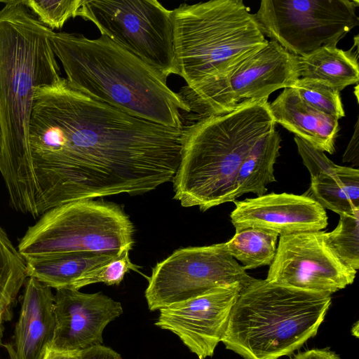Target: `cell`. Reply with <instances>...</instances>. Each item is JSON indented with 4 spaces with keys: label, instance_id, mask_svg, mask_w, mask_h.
I'll return each instance as SVG.
<instances>
[{
    "label": "cell",
    "instance_id": "obj_3",
    "mask_svg": "<svg viewBox=\"0 0 359 359\" xmlns=\"http://www.w3.org/2000/svg\"><path fill=\"white\" fill-rule=\"evenodd\" d=\"M268 98L245 100L231 111L201 118L185 127L175 196L183 207L205 211L234 201L236 176L255 144L276 130Z\"/></svg>",
    "mask_w": 359,
    "mask_h": 359
},
{
    "label": "cell",
    "instance_id": "obj_26",
    "mask_svg": "<svg viewBox=\"0 0 359 359\" xmlns=\"http://www.w3.org/2000/svg\"><path fill=\"white\" fill-rule=\"evenodd\" d=\"M83 0H27L25 5L45 26L61 29L70 18L77 16Z\"/></svg>",
    "mask_w": 359,
    "mask_h": 359
},
{
    "label": "cell",
    "instance_id": "obj_28",
    "mask_svg": "<svg viewBox=\"0 0 359 359\" xmlns=\"http://www.w3.org/2000/svg\"><path fill=\"white\" fill-rule=\"evenodd\" d=\"M294 140L304 164L310 172L311 178L323 174H334L336 172L338 165L330 161L323 151L295 135Z\"/></svg>",
    "mask_w": 359,
    "mask_h": 359
},
{
    "label": "cell",
    "instance_id": "obj_33",
    "mask_svg": "<svg viewBox=\"0 0 359 359\" xmlns=\"http://www.w3.org/2000/svg\"><path fill=\"white\" fill-rule=\"evenodd\" d=\"M2 332H3V326L0 327V346L1 344Z\"/></svg>",
    "mask_w": 359,
    "mask_h": 359
},
{
    "label": "cell",
    "instance_id": "obj_25",
    "mask_svg": "<svg viewBox=\"0 0 359 359\" xmlns=\"http://www.w3.org/2000/svg\"><path fill=\"white\" fill-rule=\"evenodd\" d=\"M299 97L315 109L339 121L345 111L338 90L326 81L299 78L292 86Z\"/></svg>",
    "mask_w": 359,
    "mask_h": 359
},
{
    "label": "cell",
    "instance_id": "obj_7",
    "mask_svg": "<svg viewBox=\"0 0 359 359\" xmlns=\"http://www.w3.org/2000/svg\"><path fill=\"white\" fill-rule=\"evenodd\" d=\"M133 231L118 205L74 201L42 215L28 227L17 248L24 259L72 253L120 255L131 250Z\"/></svg>",
    "mask_w": 359,
    "mask_h": 359
},
{
    "label": "cell",
    "instance_id": "obj_17",
    "mask_svg": "<svg viewBox=\"0 0 359 359\" xmlns=\"http://www.w3.org/2000/svg\"><path fill=\"white\" fill-rule=\"evenodd\" d=\"M269 108L276 123L323 152H334L339 121L307 104L294 88H284Z\"/></svg>",
    "mask_w": 359,
    "mask_h": 359
},
{
    "label": "cell",
    "instance_id": "obj_32",
    "mask_svg": "<svg viewBox=\"0 0 359 359\" xmlns=\"http://www.w3.org/2000/svg\"><path fill=\"white\" fill-rule=\"evenodd\" d=\"M43 359H80V351L60 352L48 348Z\"/></svg>",
    "mask_w": 359,
    "mask_h": 359
},
{
    "label": "cell",
    "instance_id": "obj_21",
    "mask_svg": "<svg viewBox=\"0 0 359 359\" xmlns=\"http://www.w3.org/2000/svg\"><path fill=\"white\" fill-rule=\"evenodd\" d=\"M309 190L304 194L324 209L339 215L359 210V170L338 165L334 174H323L311 178Z\"/></svg>",
    "mask_w": 359,
    "mask_h": 359
},
{
    "label": "cell",
    "instance_id": "obj_13",
    "mask_svg": "<svg viewBox=\"0 0 359 359\" xmlns=\"http://www.w3.org/2000/svg\"><path fill=\"white\" fill-rule=\"evenodd\" d=\"M245 287L233 283L159 310L155 325L176 334L198 359L213 355L232 307Z\"/></svg>",
    "mask_w": 359,
    "mask_h": 359
},
{
    "label": "cell",
    "instance_id": "obj_1",
    "mask_svg": "<svg viewBox=\"0 0 359 359\" xmlns=\"http://www.w3.org/2000/svg\"><path fill=\"white\" fill-rule=\"evenodd\" d=\"M184 130L130 116L62 77L37 88L27 156L3 178L10 205L37 218L71 201L154 190L172 181Z\"/></svg>",
    "mask_w": 359,
    "mask_h": 359
},
{
    "label": "cell",
    "instance_id": "obj_22",
    "mask_svg": "<svg viewBox=\"0 0 359 359\" xmlns=\"http://www.w3.org/2000/svg\"><path fill=\"white\" fill-rule=\"evenodd\" d=\"M278 234L266 229L248 226L236 229L234 236L224 243L228 252L247 269L271 265L276 252Z\"/></svg>",
    "mask_w": 359,
    "mask_h": 359
},
{
    "label": "cell",
    "instance_id": "obj_14",
    "mask_svg": "<svg viewBox=\"0 0 359 359\" xmlns=\"http://www.w3.org/2000/svg\"><path fill=\"white\" fill-rule=\"evenodd\" d=\"M123 313V307L102 292L56 290L54 297L55 327L49 348L78 352L103 344L106 326Z\"/></svg>",
    "mask_w": 359,
    "mask_h": 359
},
{
    "label": "cell",
    "instance_id": "obj_6",
    "mask_svg": "<svg viewBox=\"0 0 359 359\" xmlns=\"http://www.w3.org/2000/svg\"><path fill=\"white\" fill-rule=\"evenodd\" d=\"M172 11L177 74L188 86L225 76L269 41L242 0L182 4Z\"/></svg>",
    "mask_w": 359,
    "mask_h": 359
},
{
    "label": "cell",
    "instance_id": "obj_10",
    "mask_svg": "<svg viewBox=\"0 0 359 359\" xmlns=\"http://www.w3.org/2000/svg\"><path fill=\"white\" fill-rule=\"evenodd\" d=\"M358 5L351 0H262L255 16L264 36L301 57L337 46L358 26Z\"/></svg>",
    "mask_w": 359,
    "mask_h": 359
},
{
    "label": "cell",
    "instance_id": "obj_30",
    "mask_svg": "<svg viewBox=\"0 0 359 359\" xmlns=\"http://www.w3.org/2000/svg\"><path fill=\"white\" fill-rule=\"evenodd\" d=\"M354 133L343 155V162H351L355 165H358L359 160V122L358 118L354 126Z\"/></svg>",
    "mask_w": 359,
    "mask_h": 359
},
{
    "label": "cell",
    "instance_id": "obj_20",
    "mask_svg": "<svg viewBox=\"0 0 359 359\" xmlns=\"http://www.w3.org/2000/svg\"><path fill=\"white\" fill-rule=\"evenodd\" d=\"M281 137L273 131L261 137L251 148L238 170L233 198L247 193L266 194V185L276 181L274 164L280 155Z\"/></svg>",
    "mask_w": 359,
    "mask_h": 359
},
{
    "label": "cell",
    "instance_id": "obj_11",
    "mask_svg": "<svg viewBox=\"0 0 359 359\" xmlns=\"http://www.w3.org/2000/svg\"><path fill=\"white\" fill-rule=\"evenodd\" d=\"M255 278L228 252L224 243L175 250L152 269L145 290L150 311H157L233 283Z\"/></svg>",
    "mask_w": 359,
    "mask_h": 359
},
{
    "label": "cell",
    "instance_id": "obj_34",
    "mask_svg": "<svg viewBox=\"0 0 359 359\" xmlns=\"http://www.w3.org/2000/svg\"><path fill=\"white\" fill-rule=\"evenodd\" d=\"M1 140H2V135H1V124H0V149H1Z\"/></svg>",
    "mask_w": 359,
    "mask_h": 359
},
{
    "label": "cell",
    "instance_id": "obj_23",
    "mask_svg": "<svg viewBox=\"0 0 359 359\" xmlns=\"http://www.w3.org/2000/svg\"><path fill=\"white\" fill-rule=\"evenodd\" d=\"M27 278L25 259L0 225V327Z\"/></svg>",
    "mask_w": 359,
    "mask_h": 359
},
{
    "label": "cell",
    "instance_id": "obj_2",
    "mask_svg": "<svg viewBox=\"0 0 359 359\" xmlns=\"http://www.w3.org/2000/svg\"><path fill=\"white\" fill-rule=\"evenodd\" d=\"M66 79L78 90L130 116L170 128L184 126L189 109L158 70L101 35L51 32Z\"/></svg>",
    "mask_w": 359,
    "mask_h": 359
},
{
    "label": "cell",
    "instance_id": "obj_15",
    "mask_svg": "<svg viewBox=\"0 0 359 359\" xmlns=\"http://www.w3.org/2000/svg\"><path fill=\"white\" fill-rule=\"evenodd\" d=\"M233 202L230 218L236 229L259 227L283 236L318 231L327 226L325 210L305 195L271 193Z\"/></svg>",
    "mask_w": 359,
    "mask_h": 359
},
{
    "label": "cell",
    "instance_id": "obj_29",
    "mask_svg": "<svg viewBox=\"0 0 359 359\" xmlns=\"http://www.w3.org/2000/svg\"><path fill=\"white\" fill-rule=\"evenodd\" d=\"M80 359H122L111 348L99 345L80 351Z\"/></svg>",
    "mask_w": 359,
    "mask_h": 359
},
{
    "label": "cell",
    "instance_id": "obj_19",
    "mask_svg": "<svg viewBox=\"0 0 359 359\" xmlns=\"http://www.w3.org/2000/svg\"><path fill=\"white\" fill-rule=\"evenodd\" d=\"M298 68L300 78L326 81L339 92L359 80L358 55L337 46H323L298 57Z\"/></svg>",
    "mask_w": 359,
    "mask_h": 359
},
{
    "label": "cell",
    "instance_id": "obj_16",
    "mask_svg": "<svg viewBox=\"0 0 359 359\" xmlns=\"http://www.w3.org/2000/svg\"><path fill=\"white\" fill-rule=\"evenodd\" d=\"M51 288L37 279L27 280L12 343L10 359H43L54 336L55 320Z\"/></svg>",
    "mask_w": 359,
    "mask_h": 359
},
{
    "label": "cell",
    "instance_id": "obj_8",
    "mask_svg": "<svg viewBox=\"0 0 359 359\" xmlns=\"http://www.w3.org/2000/svg\"><path fill=\"white\" fill-rule=\"evenodd\" d=\"M298 56L274 41L241 62L225 76L177 93L196 121L233 111L248 100L268 98L274 91L290 88L299 79Z\"/></svg>",
    "mask_w": 359,
    "mask_h": 359
},
{
    "label": "cell",
    "instance_id": "obj_18",
    "mask_svg": "<svg viewBox=\"0 0 359 359\" xmlns=\"http://www.w3.org/2000/svg\"><path fill=\"white\" fill-rule=\"evenodd\" d=\"M119 255L62 254L26 258L27 275L50 288H73L85 273Z\"/></svg>",
    "mask_w": 359,
    "mask_h": 359
},
{
    "label": "cell",
    "instance_id": "obj_27",
    "mask_svg": "<svg viewBox=\"0 0 359 359\" xmlns=\"http://www.w3.org/2000/svg\"><path fill=\"white\" fill-rule=\"evenodd\" d=\"M137 270V266L129 258V251H124L109 262L85 273L74 285L72 289L80 288L93 283H103L108 285H118L129 270Z\"/></svg>",
    "mask_w": 359,
    "mask_h": 359
},
{
    "label": "cell",
    "instance_id": "obj_31",
    "mask_svg": "<svg viewBox=\"0 0 359 359\" xmlns=\"http://www.w3.org/2000/svg\"><path fill=\"white\" fill-rule=\"evenodd\" d=\"M292 359H341V358L329 349L314 348L300 352Z\"/></svg>",
    "mask_w": 359,
    "mask_h": 359
},
{
    "label": "cell",
    "instance_id": "obj_9",
    "mask_svg": "<svg viewBox=\"0 0 359 359\" xmlns=\"http://www.w3.org/2000/svg\"><path fill=\"white\" fill-rule=\"evenodd\" d=\"M172 13L156 0H83L77 16L167 79L177 74Z\"/></svg>",
    "mask_w": 359,
    "mask_h": 359
},
{
    "label": "cell",
    "instance_id": "obj_5",
    "mask_svg": "<svg viewBox=\"0 0 359 359\" xmlns=\"http://www.w3.org/2000/svg\"><path fill=\"white\" fill-rule=\"evenodd\" d=\"M331 295L255 278L234 303L221 342L244 359L290 355L316 335Z\"/></svg>",
    "mask_w": 359,
    "mask_h": 359
},
{
    "label": "cell",
    "instance_id": "obj_12",
    "mask_svg": "<svg viewBox=\"0 0 359 359\" xmlns=\"http://www.w3.org/2000/svg\"><path fill=\"white\" fill-rule=\"evenodd\" d=\"M324 233L280 236L266 280L330 295L351 284L357 271L341 262L326 243Z\"/></svg>",
    "mask_w": 359,
    "mask_h": 359
},
{
    "label": "cell",
    "instance_id": "obj_4",
    "mask_svg": "<svg viewBox=\"0 0 359 359\" xmlns=\"http://www.w3.org/2000/svg\"><path fill=\"white\" fill-rule=\"evenodd\" d=\"M52 32L38 20L25 0L8 1L0 9L2 177L16 169L27 156L35 90L62 78L50 41Z\"/></svg>",
    "mask_w": 359,
    "mask_h": 359
},
{
    "label": "cell",
    "instance_id": "obj_24",
    "mask_svg": "<svg viewBox=\"0 0 359 359\" xmlns=\"http://www.w3.org/2000/svg\"><path fill=\"white\" fill-rule=\"evenodd\" d=\"M325 241L337 257L346 266L359 268V210L340 215L337 227L324 233Z\"/></svg>",
    "mask_w": 359,
    "mask_h": 359
}]
</instances>
